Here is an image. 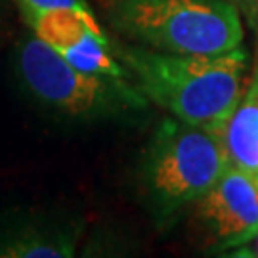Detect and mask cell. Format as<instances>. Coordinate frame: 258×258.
Returning a JSON list of instances; mask_svg holds the SVG:
<instances>
[{"label":"cell","mask_w":258,"mask_h":258,"mask_svg":"<svg viewBox=\"0 0 258 258\" xmlns=\"http://www.w3.org/2000/svg\"><path fill=\"white\" fill-rule=\"evenodd\" d=\"M18 73L35 100L71 119H103L146 105L132 81L84 73L35 33L18 48Z\"/></svg>","instance_id":"cell-4"},{"label":"cell","mask_w":258,"mask_h":258,"mask_svg":"<svg viewBox=\"0 0 258 258\" xmlns=\"http://www.w3.org/2000/svg\"><path fill=\"white\" fill-rule=\"evenodd\" d=\"M220 134L170 117L149 140L140 163V187L159 222L195 205L228 168Z\"/></svg>","instance_id":"cell-3"},{"label":"cell","mask_w":258,"mask_h":258,"mask_svg":"<svg viewBox=\"0 0 258 258\" xmlns=\"http://www.w3.org/2000/svg\"><path fill=\"white\" fill-rule=\"evenodd\" d=\"M115 54L146 100L216 134L249 83V54L243 46L214 55L168 54L146 46H120Z\"/></svg>","instance_id":"cell-1"},{"label":"cell","mask_w":258,"mask_h":258,"mask_svg":"<svg viewBox=\"0 0 258 258\" xmlns=\"http://www.w3.org/2000/svg\"><path fill=\"white\" fill-rule=\"evenodd\" d=\"M241 6H243V12H245V18L249 21L250 29L258 35V0H249Z\"/></svg>","instance_id":"cell-10"},{"label":"cell","mask_w":258,"mask_h":258,"mask_svg":"<svg viewBox=\"0 0 258 258\" xmlns=\"http://www.w3.org/2000/svg\"><path fill=\"white\" fill-rule=\"evenodd\" d=\"M197 218L218 249H239L258 235V180L228 165L197 201Z\"/></svg>","instance_id":"cell-6"},{"label":"cell","mask_w":258,"mask_h":258,"mask_svg":"<svg viewBox=\"0 0 258 258\" xmlns=\"http://www.w3.org/2000/svg\"><path fill=\"white\" fill-rule=\"evenodd\" d=\"M107 18L136 44L168 54H226L245 37L231 0H109Z\"/></svg>","instance_id":"cell-2"},{"label":"cell","mask_w":258,"mask_h":258,"mask_svg":"<svg viewBox=\"0 0 258 258\" xmlns=\"http://www.w3.org/2000/svg\"><path fill=\"white\" fill-rule=\"evenodd\" d=\"M23 12H38V10H55V8H77L90 10L86 0H19Z\"/></svg>","instance_id":"cell-9"},{"label":"cell","mask_w":258,"mask_h":258,"mask_svg":"<svg viewBox=\"0 0 258 258\" xmlns=\"http://www.w3.org/2000/svg\"><path fill=\"white\" fill-rule=\"evenodd\" d=\"M228 163L258 178V65L220 132Z\"/></svg>","instance_id":"cell-8"},{"label":"cell","mask_w":258,"mask_h":258,"mask_svg":"<svg viewBox=\"0 0 258 258\" xmlns=\"http://www.w3.org/2000/svg\"><path fill=\"white\" fill-rule=\"evenodd\" d=\"M81 224L52 216H25L0 226V258H71Z\"/></svg>","instance_id":"cell-7"},{"label":"cell","mask_w":258,"mask_h":258,"mask_svg":"<svg viewBox=\"0 0 258 258\" xmlns=\"http://www.w3.org/2000/svg\"><path fill=\"white\" fill-rule=\"evenodd\" d=\"M33 33L55 48L77 69L84 73L132 81L128 69L117 61L109 40L90 10L55 8L25 12Z\"/></svg>","instance_id":"cell-5"},{"label":"cell","mask_w":258,"mask_h":258,"mask_svg":"<svg viewBox=\"0 0 258 258\" xmlns=\"http://www.w3.org/2000/svg\"><path fill=\"white\" fill-rule=\"evenodd\" d=\"M256 180H258V178H256Z\"/></svg>","instance_id":"cell-13"},{"label":"cell","mask_w":258,"mask_h":258,"mask_svg":"<svg viewBox=\"0 0 258 258\" xmlns=\"http://www.w3.org/2000/svg\"><path fill=\"white\" fill-rule=\"evenodd\" d=\"M233 4H237V6H241V4H245V2H249V0H231Z\"/></svg>","instance_id":"cell-12"},{"label":"cell","mask_w":258,"mask_h":258,"mask_svg":"<svg viewBox=\"0 0 258 258\" xmlns=\"http://www.w3.org/2000/svg\"><path fill=\"white\" fill-rule=\"evenodd\" d=\"M237 252H233L235 256H254L258 258V235L254 239H250L249 243L241 245L239 249H235Z\"/></svg>","instance_id":"cell-11"}]
</instances>
